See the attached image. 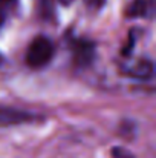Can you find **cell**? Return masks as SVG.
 I'll list each match as a JSON object with an SVG mask.
<instances>
[{"instance_id":"cell-1","label":"cell","mask_w":156,"mask_h":158,"mask_svg":"<svg viewBox=\"0 0 156 158\" xmlns=\"http://www.w3.org/2000/svg\"><path fill=\"white\" fill-rule=\"evenodd\" d=\"M52 55H54L52 42L45 35H38L31 42V45L28 48L26 61L31 68H43L45 64H48L51 61Z\"/></svg>"},{"instance_id":"cell-2","label":"cell","mask_w":156,"mask_h":158,"mask_svg":"<svg viewBox=\"0 0 156 158\" xmlns=\"http://www.w3.org/2000/svg\"><path fill=\"white\" fill-rule=\"evenodd\" d=\"M72 49H74V61L77 63V66H87L92 63L95 57V45L84 39H78L77 42H74Z\"/></svg>"},{"instance_id":"cell-3","label":"cell","mask_w":156,"mask_h":158,"mask_svg":"<svg viewBox=\"0 0 156 158\" xmlns=\"http://www.w3.org/2000/svg\"><path fill=\"white\" fill-rule=\"evenodd\" d=\"M37 117L31 112H25L14 107H0V126H11V124H22L34 121Z\"/></svg>"},{"instance_id":"cell-4","label":"cell","mask_w":156,"mask_h":158,"mask_svg":"<svg viewBox=\"0 0 156 158\" xmlns=\"http://www.w3.org/2000/svg\"><path fill=\"white\" fill-rule=\"evenodd\" d=\"M153 0H133L129 8V17H152L153 14Z\"/></svg>"},{"instance_id":"cell-5","label":"cell","mask_w":156,"mask_h":158,"mask_svg":"<svg viewBox=\"0 0 156 158\" xmlns=\"http://www.w3.org/2000/svg\"><path fill=\"white\" fill-rule=\"evenodd\" d=\"M127 74L135 78H150L153 74V63L150 60H141L130 69H127Z\"/></svg>"},{"instance_id":"cell-6","label":"cell","mask_w":156,"mask_h":158,"mask_svg":"<svg viewBox=\"0 0 156 158\" xmlns=\"http://www.w3.org/2000/svg\"><path fill=\"white\" fill-rule=\"evenodd\" d=\"M112 155H113V158H133V155L130 152H127L122 148H113Z\"/></svg>"},{"instance_id":"cell-7","label":"cell","mask_w":156,"mask_h":158,"mask_svg":"<svg viewBox=\"0 0 156 158\" xmlns=\"http://www.w3.org/2000/svg\"><path fill=\"white\" fill-rule=\"evenodd\" d=\"M89 2H90V3L94 5V6H101V5H103L106 0H89Z\"/></svg>"},{"instance_id":"cell-8","label":"cell","mask_w":156,"mask_h":158,"mask_svg":"<svg viewBox=\"0 0 156 158\" xmlns=\"http://www.w3.org/2000/svg\"><path fill=\"white\" fill-rule=\"evenodd\" d=\"M130 40H132V42H130V45H129V46H133V37H132V35H130ZM124 55H129V48H127V49H124Z\"/></svg>"},{"instance_id":"cell-9","label":"cell","mask_w":156,"mask_h":158,"mask_svg":"<svg viewBox=\"0 0 156 158\" xmlns=\"http://www.w3.org/2000/svg\"><path fill=\"white\" fill-rule=\"evenodd\" d=\"M60 2H61V3H63V5H69V3H70V2H72V0H60Z\"/></svg>"},{"instance_id":"cell-10","label":"cell","mask_w":156,"mask_h":158,"mask_svg":"<svg viewBox=\"0 0 156 158\" xmlns=\"http://www.w3.org/2000/svg\"><path fill=\"white\" fill-rule=\"evenodd\" d=\"M0 2H12V0H0Z\"/></svg>"}]
</instances>
